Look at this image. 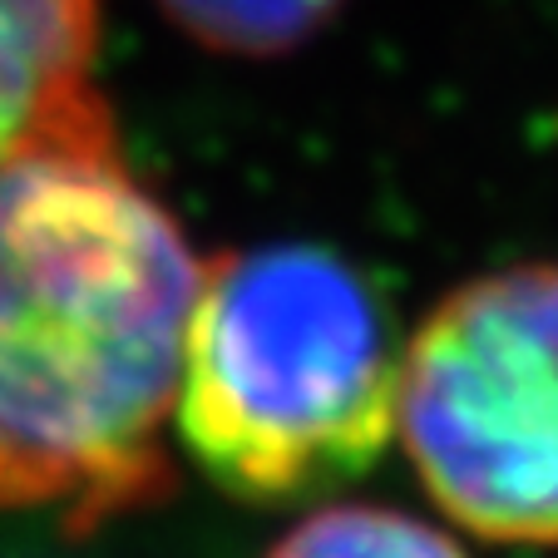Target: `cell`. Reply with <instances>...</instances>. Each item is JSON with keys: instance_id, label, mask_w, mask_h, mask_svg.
Wrapping results in <instances>:
<instances>
[{"instance_id": "6", "label": "cell", "mask_w": 558, "mask_h": 558, "mask_svg": "<svg viewBox=\"0 0 558 558\" xmlns=\"http://www.w3.org/2000/svg\"><path fill=\"white\" fill-rule=\"evenodd\" d=\"M179 31L228 54H282L312 40L341 0H158Z\"/></svg>"}, {"instance_id": "4", "label": "cell", "mask_w": 558, "mask_h": 558, "mask_svg": "<svg viewBox=\"0 0 558 558\" xmlns=\"http://www.w3.org/2000/svg\"><path fill=\"white\" fill-rule=\"evenodd\" d=\"M105 0H0V158L119 148L95 80Z\"/></svg>"}, {"instance_id": "2", "label": "cell", "mask_w": 558, "mask_h": 558, "mask_svg": "<svg viewBox=\"0 0 558 558\" xmlns=\"http://www.w3.org/2000/svg\"><path fill=\"white\" fill-rule=\"evenodd\" d=\"M396 380L401 356L376 287L327 247L272 243L198 277L173 415L208 480L282 505L380 460Z\"/></svg>"}, {"instance_id": "3", "label": "cell", "mask_w": 558, "mask_h": 558, "mask_svg": "<svg viewBox=\"0 0 558 558\" xmlns=\"http://www.w3.org/2000/svg\"><path fill=\"white\" fill-rule=\"evenodd\" d=\"M396 430L454 524L558 544V263L480 277L425 316Z\"/></svg>"}, {"instance_id": "1", "label": "cell", "mask_w": 558, "mask_h": 558, "mask_svg": "<svg viewBox=\"0 0 558 558\" xmlns=\"http://www.w3.org/2000/svg\"><path fill=\"white\" fill-rule=\"evenodd\" d=\"M198 277L119 148L0 158V509L89 534L169 495Z\"/></svg>"}, {"instance_id": "5", "label": "cell", "mask_w": 558, "mask_h": 558, "mask_svg": "<svg viewBox=\"0 0 558 558\" xmlns=\"http://www.w3.org/2000/svg\"><path fill=\"white\" fill-rule=\"evenodd\" d=\"M267 558H464V548L401 509L341 505L302 519Z\"/></svg>"}]
</instances>
